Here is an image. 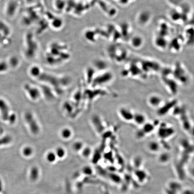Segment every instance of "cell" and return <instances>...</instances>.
Returning <instances> with one entry per match:
<instances>
[{"instance_id": "obj_1", "label": "cell", "mask_w": 194, "mask_h": 194, "mask_svg": "<svg viewBox=\"0 0 194 194\" xmlns=\"http://www.w3.org/2000/svg\"><path fill=\"white\" fill-rule=\"evenodd\" d=\"M24 119L32 134L35 135L38 134L41 130L40 126L32 112H26L24 114Z\"/></svg>"}, {"instance_id": "obj_2", "label": "cell", "mask_w": 194, "mask_h": 194, "mask_svg": "<svg viewBox=\"0 0 194 194\" xmlns=\"http://www.w3.org/2000/svg\"><path fill=\"white\" fill-rule=\"evenodd\" d=\"M24 89L26 90L30 98L33 101L38 100L41 96V91L38 88L32 86L28 84L24 85Z\"/></svg>"}, {"instance_id": "obj_3", "label": "cell", "mask_w": 194, "mask_h": 194, "mask_svg": "<svg viewBox=\"0 0 194 194\" xmlns=\"http://www.w3.org/2000/svg\"><path fill=\"white\" fill-rule=\"evenodd\" d=\"M180 184L177 182L172 181L168 182L165 188V191L167 194H177L181 189Z\"/></svg>"}, {"instance_id": "obj_4", "label": "cell", "mask_w": 194, "mask_h": 194, "mask_svg": "<svg viewBox=\"0 0 194 194\" xmlns=\"http://www.w3.org/2000/svg\"><path fill=\"white\" fill-rule=\"evenodd\" d=\"M119 113L122 119L126 121H131L133 120L134 114L130 109L125 107H122L119 109Z\"/></svg>"}, {"instance_id": "obj_5", "label": "cell", "mask_w": 194, "mask_h": 194, "mask_svg": "<svg viewBox=\"0 0 194 194\" xmlns=\"http://www.w3.org/2000/svg\"><path fill=\"white\" fill-rule=\"evenodd\" d=\"M0 112L4 120H7L9 117V108L5 100L0 99Z\"/></svg>"}, {"instance_id": "obj_6", "label": "cell", "mask_w": 194, "mask_h": 194, "mask_svg": "<svg viewBox=\"0 0 194 194\" xmlns=\"http://www.w3.org/2000/svg\"><path fill=\"white\" fill-rule=\"evenodd\" d=\"M92 122L93 125H94V128L96 129V130L99 133H102L104 130V126L103 125V122L99 116L98 115L93 116L92 118Z\"/></svg>"}, {"instance_id": "obj_7", "label": "cell", "mask_w": 194, "mask_h": 194, "mask_svg": "<svg viewBox=\"0 0 194 194\" xmlns=\"http://www.w3.org/2000/svg\"><path fill=\"white\" fill-rule=\"evenodd\" d=\"M162 98L157 95H152L148 99L149 104L153 108H157L162 104Z\"/></svg>"}, {"instance_id": "obj_8", "label": "cell", "mask_w": 194, "mask_h": 194, "mask_svg": "<svg viewBox=\"0 0 194 194\" xmlns=\"http://www.w3.org/2000/svg\"><path fill=\"white\" fill-rule=\"evenodd\" d=\"M146 117L142 113H136L134 114L133 120L138 125H143L146 123Z\"/></svg>"}, {"instance_id": "obj_9", "label": "cell", "mask_w": 194, "mask_h": 194, "mask_svg": "<svg viewBox=\"0 0 194 194\" xmlns=\"http://www.w3.org/2000/svg\"><path fill=\"white\" fill-rule=\"evenodd\" d=\"M111 76L109 75H105L98 78L96 80H95L93 83L94 86L95 87L97 86H99L101 85H104L105 84L107 83V82H109L111 80Z\"/></svg>"}, {"instance_id": "obj_10", "label": "cell", "mask_w": 194, "mask_h": 194, "mask_svg": "<svg viewBox=\"0 0 194 194\" xmlns=\"http://www.w3.org/2000/svg\"><path fill=\"white\" fill-rule=\"evenodd\" d=\"M60 135L63 139L65 140L70 139L72 136V130L69 128H64L61 130Z\"/></svg>"}, {"instance_id": "obj_11", "label": "cell", "mask_w": 194, "mask_h": 194, "mask_svg": "<svg viewBox=\"0 0 194 194\" xmlns=\"http://www.w3.org/2000/svg\"><path fill=\"white\" fill-rule=\"evenodd\" d=\"M57 158L62 159L65 157L66 155V151L64 147L59 146L56 147L55 151Z\"/></svg>"}, {"instance_id": "obj_12", "label": "cell", "mask_w": 194, "mask_h": 194, "mask_svg": "<svg viewBox=\"0 0 194 194\" xmlns=\"http://www.w3.org/2000/svg\"><path fill=\"white\" fill-rule=\"evenodd\" d=\"M148 148L151 152H156L159 150L160 145L159 143L156 141H151L148 144Z\"/></svg>"}, {"instance_id": "obj_13", "label": "cell", "mask_w": 194, "mask_h": 194, "mask_svg": "<svg viewBox=\"0 0 194 194\" xmlns=\"http://www.w3.org/2000/svg\"><path fill=\"white\" fill-rule=\"evenodd\" d=\"M46 159L47 162L50 163H54L56 161L57 159V157L56 156L55 151H49L46 153Z\"/></svg>"}, {"instance_id": "obj_14", "label": "cell", "mask_w": 194, "mask_h": 194, "mask_svg": "<svg viewBox=\"0 0 194 194\" xmlns=\"http://www.w3.org/2000/svg\"><path fill=\"white\" fill-rule=\"evenodd\" d=\"M84 147L83 143L80 141H76L72 145V148L76 152H81Z\"/></svg>"}, {"instance_id": "obj_15", "label": "cell", "mask_w": 194, "mask_h": 194, "mask_svg": "<svg viewBox=\"0 0 194 194\" xmlns=\"http://www.w3.org/2000/svg\"><path fill=\"white\" fill-rule=\"evenodd\" d=\"M33 153V150L30 146H26L23 150V155L26 157H30Z\"/></svg>"}, {"instance_id": "obj_16", "label": "cell", "mask_w": 194, "mask_h": 194, "mask_svg": "<svg viewBox=\"0 0 194 194\" xmlns=\"http://www.w3.org/2000/svg\"><path fill=\"white\" fill-rule=\"evenodd\" d=\"M154 130L153 124L146 123L143 125V131L144 133H149Z\"/></svg>"}, {"instance_id": "obj_17", "label": "cell", "mask_w": 194, "mask_h": 194, "mask_svg": "<svg viewBox=\"0 0 194 194\" xmlns=\"http://www.w3.org/2000/svg\"><path fill=\"white\" fill-rule=\"evenodd\" d=\"M82 155L84 157L88 158L92 154V149L89 147H84L82 150L81 151Z\"/></svg>"}, {"instance_id": "obj_18", "label": "cell", "mask_w": 194, "mask_h": 194, "mask_svg": "<svg viewBox=\"0 0 194 194\" xmlns=\"http://www.w3.org/2000/svg\"><path fill=\"white\" fill-rule=\"evenodd\" d=\"M40 70L39 68L36 67H34L31 69L30 71L31 74L32 76H33L34 77L38 78L39 76L41 75Z\"/></svg>"}, {"instance_id": "obj_19", "label": "cell", "mask_w": 194, "mask_h": 194, "mask_svg": "<svg viewBox=\"0 0 194 194\" xmlns=\"http://www.w3.org/2000/svg\"><path fill=\"white\" fill-rule=\"evenodd\" d=\"M169 159V156L166 154H163L159 156V161L161 163H165L167 162Z\"/></svg>"}, {"instance_id": "obj_20", "label": "cell", "mask_w": 194, "mask_h": 194, "mask_svg": "<svg viewBox=\"0 0 194 194\" xmlns=\"http://www.w3.org/2000/svg\"><path fill=\"white\" fill-rule=\"evenodd\" d=\"M83 172L85 175H90L93 173V170L91 167L89 166H85L83 169Z\"/></svg>"}, {"instance_id": "obj_21", "label": "cell", "mask_w": 194, "mask_h": 194, "mask_svg": "<svg viewBox=\"0 0 194 194\" xmlns=\"http://www.w3.org/2000/svg\"><path fill=\"white\" fill-rule=\"evenodd\" d=\"M31 176L34 179H36L38 176V168L36 167H33L31 171Z\"/></svg>"}, {"instance_id": "obj_22", "label": "cell", "mask_w": 194, "mask_h": 194, "mask_svg": "<svg viewBox=\"0 0 194 194\" xmlns=\"http://www.w3.org/2000/svg\"><path fill=\"white\" fill-rule=\"evenodd\" d=\"M16 120V116L14 114H10L8 119V121L11 124H14Z\"/></svg>"}, {"instance_id": "obj_23", "label": "cell", "mask_w": 194, "mask_h": 194, "mask_svg": "<svg viewBox=\"0 0 194 194\" xmlns=\"http://www.w3.org/2000/svg\"><path fill=\"white\" fill-rule=\"evenodd\" d=\"M7 69V66L5 64H0V71H5Z\"/></svg>"}, {"instance_id": "obj_24", "label": "cell", "mask_w": 194, "mask_h": 194, "mask_svg": "<svg viewBox=\"0 0 194 194\" xmlns=\"http://www.w3.org/2000/svg\"><path fill=\"white\" fill-rule=\"evenodd\" d=\"M190 174L191 175V177H192L194 178V167L191 168L190 171Z\"/></svg>"}]
</instances>
